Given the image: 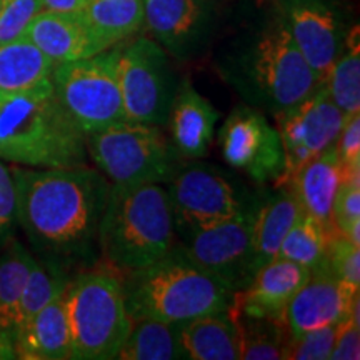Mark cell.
<instances>
[{
	"instance_id": "6da1fadb",
	"label": "cell",
	"mask_w": 360,
	"mask_h": 360,
	"mask_svg": "<svg viewBox=\"0 0 360 360\" xmlns=\"http://www.w3.org/2000/svg\"><path fill=\"white\" fill-rule=\"evenodd\" d=\"M15 219L40 259L74 272L101 262L98 225L110 182L89 165L64 169H11Z\"/></svg>"
},
{
	"instance_id": "7a4b0ae2",
	"label": "cell",
	"mask_w": 360,
	"mask_h": 360,
	"mask_svg": "<svg viewBox=\"0 0 360 360\" xmlns=\"http://www.w3.org/2000/svg\"><path fill=\"white\" fill-rule=\"evenodd\" d=\"M219 72L247 105L270 115L295 105L322 84L297 49L277 8L238 42Z\"/></svg>"
},
{
	"instance_id": "3957f363",
	"label": "cell",
	"mask_w": 360,
	"mask_h": 360,
	"mask_svg": "<svg viewBox=\"0 0 360 360\" xmlns=\"http://www.w3.org/2000/svg\"><path fill=\"white\" fill-rule=\"evenodd\" d=\"M0 160L32 169L87 165V137L57 98L51 79L0 94Z\"/></svg>"
},
{
	"instance_id": "277c9868",
	"label": "cell",
	"mask_w": 360,
	"mask_h": 360,
	"mask_svg": "<svg viewBox=\"0 0 360 360\" xmlns=\"http://www.w3.org/2000/svg\"><path fill=\"white\" fill-rule=\"evenodd\" d=\"M132 319L184 323L231 309L233 292L187 257L179 244L155 262L120 276Z\"/></svg>"
},
{
	"instance_id": "5b68a950",
	"label": "cell",
	"mask_w": 360,
	"mask_h": 360,
	"mask_svg": "<svg viewBox=\"0 0 360 360\" xmlns=\"http://www.w3.org/2000/svg\"><path fill=\"white\" fill-rule=\"evenodd\" d=\"M175 244L167 187L162 184H110L98 225L101 262L125 274L164 257Z\"/></svg>"
},
{
	"instance_id": "8992f818",
	"label": "cell",
	"mask_w": 360,
	"mask_h": 360,
	"mask_svg": "<svg viewBox=\"0 0 360 360\" xmlns=\"http://www.w3.org/2000/svg\"><path fill=\"white\" fill-rule=\"evenodd\" d=\"M64 305L72 359L115 360L134 323L119 274L103 262L82 269L67 285Z\"/></svg>"
},
{
	"instance_id": "52a82bcc",
	"label": "cell",
	"mask_w": 360,
	"mask_h": 360,
	"mask_svg": "<svg viewBox=\"0 0 360 360\" xmlns=\"http://www.w3.org/2000/svg\"><path fill=\"white\" fill-rule=\"evenodd\" d=\"M87 154L98 172L117 186H165L186 160L164 127L130 120L87 135Z\"/></svg>"
},
{
	"instance_id": "ba28073f",
	"label": "cell",
	"mask_w": 360,
	"mask_h": 360,
	"mask_svg": "<svg viewBox=\"0 0 360 360\" xmlns=\"http://www.w3.org/2000/svg\"><path fill=\"white\" fill-rule=\"evenodd\" d=\"M165 187L180 238L238 217L259 197L224 170L197 160H184Z\"/></svg>"
},
{
	"instance_id": "9c48e42d",
	"label": "cell",
	"mask_w": 360,
	"mask_h": 360,
	"mask_svg": "<svg viewBox=\"0 0 360 360\" xmlns=\"http://www.w3.org/2000/svg\"><path fill=\"white\" fill-rule=\"evenodd\" d=\"M119 45L53 67V92L85 137L125 119L119 84Z\"/></svg>"
},
{
	"instance_id": "30bf717a",
	"label": "cell",
	"mask_w": 360,
	"mask_h": 360,
	"mask_svg": "<svg viewBox=\"0 0 360 360\" xmlns=\"http://www.w3.org/2000/svg\"><path fill=\"white\" fill-rule=\"evenodd\" d=\"M117 70L125 119L165 127L180 84L169 53L154 39L137 37L119 44Z\"/></svg>"
},
{
	"instance_id": "8fae6325",
	"label": "cell",
	"mask_w": 360,
	"mask_h": 360,
	"mask_svg": "<svg viewBox=\"0 0 360 360\" xmlns=\"http://www.w3.org/2000/svg\"><path fill=\"white\" fill-rule=\"evenodd\" d=\"M347 117L328 97L323 82L295 105L274 115L283 148V170L274 186L289 184L309 160L334 146Z\"/></svg>"
},
{
	"instance_id": "7c38bea8",
	"label": "cell",
	"mask_w": 360,
	"mask_h": 360,
	"mask_svg": "<svg viewBox=\"0 0 360 360\" xmlns=\"http://www.w3.org/2000/svg\"><path fill=\"white\" fill-rule=\"evenodd\" d=\"M255 205L229 222L180 238L179 247L187 257L232 292L245 289L259 270L254 252Z\"/></svg>"
},
{
	"instance_id": "4fadbf2b",
	"label": "cell",
	"mask_w": 360,
	"mask_h": 360,
	"mask_svg": "<svg viewBox=\"0 0 360 360\" xmlns=\"http://www.w3.org/2000/svg\"><path fill=\"white\" fill-rule=\"evenodd\" d=\"M224 160L252 182L276 184L283 170L281 135L270 124L267 114L255 107H236L219 132Z\"/></svg>"
},
{
	"instance_id": "5bb4252c",
	"label": "cell",
	"mask_w": 360,
	"mask_h": 360,
	"mask_svg": "<svg viewBox=\"0 0 360 360\" xmlns=\"http://www.w3.org/2000/svg\"><path fill=\"white\" fill-rule=\"evenodd\" d=\"M277 11L297 49L323 82L350 30L342 12L332 0H278Z\"/></svg>"
},
{
	"instance_id": "9a60e30c",
	"label": "cell",
	"mask_w": 360,
	"mask_h": 360,
	"mask_svg": "<svg viewBox=\"0 0 360 360\" xmlns=\"http://www.w3.org/2000/svg\"><path fill=\"white\" fill-rule=\"evenodd\" d=\"M212 22L214 8L209 0H143V27L179 60L199 51Z\"/></svg>"
},
{
	"instance_id": "2e32d148",
	"label": "cell",
	"mask_w": 360,
	"mask_h": 360,
	"mask_svg": "<svg viewBox=\"0 0 360 360\" xmlns=\"http://www.w3.org/2000/svg\"><path fill=\"white\" fill-rule=\"evenodd\" d=\"M359 300V287L340 282L322 272L309 274L285 310L290 337L332 327L352 314Z\"/></svg>"
},
{
	"instance_id": "e0dca14e",
	"label": "cell",
	"mask_w": 360,
	"mask_h": 360,
	"mask_svg": "<svg viewBox=\"0 0 360 360\" xmlns=\"http://www.w3.org/2000/svg\"><path fill=\"white\" fill-rule=\"evenodd\" d=\"M309 270L290 260L276 257L264 264L245 289L233 292L232 314L285 322L287 305L307 281Z\"/></svg>"
},
{
	"instance_id": "ac0fdd59",
	"label": "cell",
	"mask_w": 360,
	"mask_h": 360,
	"mask_svg": "<svg viewBox=\"0 0 360 360\" xmlns=\"http://www.w3.org/2000/svg\"><path fill=\"white\" fill-rule=\"evenodd\" d=\"M219 112L209 98L199 94L191 80H182L175 92L165 127L169 139L186 160H199L209 154Z\"/></svg>"
},
{
	"instance_id": "d6986e66",
	"label": "cell",
	"mask_w": 360,
	"mask_h": 360,
	"mask_svg": "<svg viewBox=\"0 0 360 360\" xmlns=\"http://www.w3.org/2000/svg\"><path fill=\"white\" fill-rule=\"evenodd\" d=\"M24 37L37 45L56 65L101 52L79 12L40 11Z\"/></svg>"
},
{
	"instance_id": "ffe728a7",
	"label": "cell",
	"mask_w": 360,
	"mask_h": 360,
	"mask_svg": "<svg viewBox=\"0 0 360 360\" xmlns=\"http://www.w3.org/2000/svg\"><path fill=\"white\" fill-rule=\"evenodd\" d=\"M15 357L24 360L72 359L70 332L67 322L64 294L40 309L34 317L13 332Z\"/></svg>"
},
{
	"instance_id": "44dd1931",
	"label": "cell",
	"mask_w": 360,
	"mask_h": 360,
	"mask_svg": "<svg viewBox=\"0 0 360 360\" xmlns=\"http://www.w3.org/2000/svg\"><path fill=\"white\" fill-rule=\"evenodd\" d=\"M344 182V167L335 146L309 160L290 180L292 191L305 214L332 232V205Z\"/></svg>"
},
{
	"instance_id": "7402d4cb",
	"label": "cell",
	"mask_w": 360,
	"mask_h": 360,
	"mask_svg": "<svg viewBox=\"0 0 360 360\" xmlns=\"http://www.w3.org/2000/svg\"><path fill=\"white\" fill-rule=\"evenodd\" d=\"M302 207L290 184L259 192L254 217V252L260 269L277 257L283 237L302 215Z\"/></svg>"
},
{
	"instance_id": "603a6c76",
	"label": "cell",
	"mask_w": 360,
	"mask_h": 360,
	"mask_svg": "<svg viewBox=\"0 0 360 360\" xmlns=\"http://www.w3.org/2000/svg\"><path fill=\"white\" fill-rule=\"evenodd\" d=\"M179 328L187 360H240L237 326L229 310L200 315Z\"/></svg>"
},
{
	"instance_id": "cb8c5ba5",
	"label": "cell",
	"mask_w": 360,
	"mask_h": 360,
	"mask_svg": "<svg viewBox=\"0 0 360 360\" xmlns=\"http://www.w3.org/2000/svg\"><path fill=\"white\" fill-rule=\"evenodd\" d=\"M79 13L101 52L143 29V0H90Z\"/></svg>"
},
{
	"instance_id": "d4e9b609",
	"label": "cell",
	"mask_w": 360,
	"mask_h": 360,
	"mask_svg": "<svg viewBox=\"0 0 360 360\" xmlns=\"http://www.w3.org/2000/svg\"><path fill=\"white\" fill-rule=\"evenodd\" d=\"M56 64L27 37L0 44V94L22 92L51 79Z\"/></svg>"
},
{
	"instance_id": "484cf974",
	"label": "cell",
	"mask_w": 360,
	"mask_h": 360,
	"mask_svg": "<svg viewBox=\"0 0 360 360\" xmlns=\"http://www.w3.org/2000/svg\"><path fill=\"white\" fill-rule=\"evenodd\" d=\"M0 254V332L12 339L19 321V304L35 262L32 252L11 237Z\"/></svg>"
},
{
	"instance_id": "4316f807",
	"label": "cell",
	"mask_w": 360,
	"mask_h": 360,
	"mask_svg": "<svg viewBox=\"0 0 360 360\" xmlns=\"http://www.w3.org/2000/svg\"><path fill=\"white\" fill-rule=\"evenodd\" d=\"M179 326L157 321L134 322L115 360H187Z\"/></svg>"
},
{
	"instance_id": "83f0119b",
	"label": "cell",
	"mask_w": 360,
	"mask_h": 360,
	"mask_svg": "<svg viewBox=\"0 0 360 360\" xmlns=\"http://www.w3.org/2000/svg\"><path fill=\"white\" fill-rule=\"evenodd\" d=\"M231 315L238 332L240 360L283 359L287 342L290 340V332L285 322L232 312Z\"/></svg>"
},
{
	"instance_id": "f1b7e54d",
	"label": "cell",
	"mask_w": 360,
	"mask_h": 360,
	"mask_svg": "<svg viewBox=\"0 0 360 360\" xmlns=\"http://www.w3.org/2000/svg\"><path fill=\"white\" fill-rule=\"evenodd\" d=\"M328 97L345 115L360 112V42L359 27L349 30L344 51L323 79Z\"/></svg>"
},
{
	"instance_id": "f546056e",
	"label": "cell",
	"mask_w": 360,
	"mask_h": 360,
	"mask_svg": "<svg viewBox=\"0 0 360 360\" xmlns=\"http://www.w3.org/2000/svg\"><path fill=\"white\" fill-rule=\"evenodd\" d=\"M72 277H74L72 276V270L56 262V260L40 257L35 259L20 297L17 328L29 321L30 317H34L40 309L51 304L53 299L64 294Z\"/></svg>"
},
{
	"instance_id": "4dcf8cb0",
	"label": "cell",
	"mask_w": 360,
	"mask_h": 360,
	"mask_svg": "<svg viewBox=\"0 0 360 360\" xmlns=\"http://www.w3.org/2000/svg\"><path fill=\"white\" fill-rule=\"evenodd\" d=\"M328 231L309 214L302 212L283 237L277 257L302 265L310 274L321 272L326 259Z\"/></svg>"
},
{
	"instance_id": "1f68e13d",
	"label": "cell",
	"mask_w": 360,
	"mask_h": 360,
	"mask_svg": "<svg viewBox=\"0 0 360 360\" xmlns=\"http://www.w3.org/2000/svg\"><path fill=\"white\" fill-rule=\"evenodd\" d=\"M322 274L337 278V281L360 285V245L354 244L347 237L337 231L328 232L326 259H323Z\"/></svg>"
},
{
	"instance_id": "d6a6232c",
	"label": "cell",
	"mask_w": 360,
	"mask_h": 360,
	"mask_svg": "<svg viewBox=\"0 0 360 360\" xmlns=\"http://www.w3.org/2000/svg\"><path fill=\"white\" fill-rule=\"evenodd\" d=\"M332 229L360 245V186L342 182L332 205Z\"/></svg>"
},
{
	"instance_id": "836d02e7",
	"label": "cell",
	"mask_w": 360,
	"mask_h": 360,
	"mask_svg": "<svg viewBox=\"0 0 360 360\" xmlns=\"http://www.w3.org/2000/svg\"><path fill=\"white\" fill-rule=\"evenodd\" d=\"M339 326V323H337ZM337 326L305 332L302 335L290 337L287 342L283 359L289 360H327L334 349Z\"/></svg>"
},
{
	"instance_id": "e575fe53",
	"label": "cell",
	"mask_w": 360,
	"mask_h": 360,
	"mask_svg": "<svg viewBox=\"0 0 360 360\" xmlns=\"http://www.w3.org/2000/svg\"><path fill=\"white\" fill-rule=\"evenodd\" d=\"M40 11L42 0H4L0 7V44L24 37L27 27Z\"/></svg>"
},
{
	"instance_id": "d590c367",
	"label": "cell",
	"mask_w": 360,
	"mask_h": 360,
	"mask_svg": "<svg viewBox=\"0 0 360 360\" xmlns=\"http://www.w3.org/2000/svg\"><path fill=\"white\" fill-rule=\"evenodd\" d=\"M334 146L344 167V182L360 186V112L345 119Z\"/></svg>"
},
{
	"instance_id": "8d00e7d4",
	"label": "cell",
	"mask_w": 360,
	"mask_h": 360,
	"mask_svg": "<svg viewBox=\"0 0 360 360\" xmlns=\"http://www.w3.org/2000/svg\"><path fill=\"white\" fill-rule=\"evenodd\" d=\"M15 225V186L11 169L0 160V247L13 237Z\"/></svg>"
},
{
	"instance_id": "74e56055",
	"label": "cell",
	"mask_w": 360,
	"mask_h": 360,
	"mask_svg": "<svg viewBox=\"0 0 360 360\" xmlns=\"http://www.w3.org/2000/svg\"><path fill=\"white\" fill-rule=\"evenodd\" d=\"M332 360H359L360 359V323L349 315L337 326Z\"/></svg>"
},
{
	"instance_id": "f35d334b",
	"label": "cell",
	"mask_w": 360,
	"mask_h": 360,
	"mask_svg": "<svg viewBox=\"0 0 360 360\" xmlns=\"http://www.w3.org/2000/svg\"><path fill=\"white\" fill-rule=\"evenodd\" d=\"M90 0H42L44 11L80 12Z\"/></svg>"
},
{
	"instance_id": "ab89813d",
	"label": "cell",
	"mask_w": 360,
	"mask_h": 360,
	"mask_svg": "<svg viewBox=\"0 0 360 360\" xmlns=\"http://www.w3.org/2000/svg\"><path fill=\"white\" fill-rule=\"evenodd\" d=\"M13 357H15V352H13L12 339L0 332V359H13Z\"/></svg>"
},
{
	"instance_id": "60d3db41",
	"label": "cell",
	"mask_w": 360,
	"mask_h": 360,
	"mask_svg": "<svg viewBox=\"0 0 360 360\" xmlns=\"http://www.w3.org/2000/svg\"><path fill=\"white\" fill-rule=\"evenodd\" d=\"M2 2H4V0H0V7H2Z\"/></svg>"
}]
</instances>
